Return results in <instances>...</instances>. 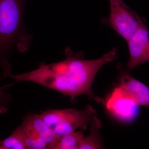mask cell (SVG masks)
Segmentation results:
<instances>
[{"instance_id":"9c48e42d","label":"cell","mask_w":149,"mask_h":149,"mask_svg":"<svg viewBox=\"0 0 149 149\" xmlns=\"http://www.w3.org/2000/svg\"><path fill=\"white\" fill-rule=\"evenodd\" d=\"M91 133L85 137L82 141L80 149H102L104 147L100 133L102 127L101 122L96 115L90 122Z\"/></svg>"},{"instance_id":"52a82bcc","label":"cell","mask_w":149,"mask_h":149,"mask_svg":"<svg viewBox=\"0 0 149 149\" xmlns=\"http://www.w3.org/2000/svg\"><path fill=\"white\" fill-rule=\"evenodd\" d=\"M22 122L28 126L47 144L48 149H52L58 137L46 123L40 114L30 113L23 118Z\"/></svg>"},{"instance_id":"8992f818","label":"cell","mask_w":149,"mask_h":149,"mask_svg":"<svg viewBox=\"0 0 149 149\" xmlns=\"http://www.w3.org/2000/svg\"><path fill=\"white\" fill-rule=\"evenodd\" d=\"M127 42L129 60L126 70L130 72L138 65L149 61V30L144 18Z\"/></svg>"},{"instance_id":"7c38bea8","label":"cell","mask_w":149,"mask_h":149,"mask_svg":"<svg viewBox=\"0 0 149 149\" xmlns=\"http://www.w3.org/2000/svg\"><path fill=\"white\" fill-rule=\"evenodd\" d=\"M12 100L11 95L6 93L2 88H0V114L7 111L8 107Z\"/></svg>"},{"instance_id":"8fae6325","label":"cell","mask_w":149,"mask_h":149,"mask_svg":"<svg viewBox=\"0 0 149 149\" xmlns=\"http://www.w3.org/2000/svg\"><path fill=\"white\" fill-rule=\"evenodd\" d=\"M21 137L15 130L3 140L0 139V149H26Z\"/></svg>"},{"instance_id":"7a4b0ae2","label":"cell","mask_w":149,"mask_h":149,"mask_svg":"<svg viewBox=\"0 0 149 149\" xmlns=\"http://www.w3.org/2000/svg\"><path fill=\"white\" fill-rule=\"evenodd\" d=\"M24 3V0H0V70L4 77L11 74L12 52H26L33 40L23 23Z\"/></svg>"},{"instance_id":"277c9868","label":"cell","mask_w":149,"mask_h":149,"mask_svg":"<svg viewBox=\"0 0 149 149\" xmlns=\"http://www.w3.org/2000/svg\"><path fill=\"white\" fill-rule=\"evenodd\" d=\"M109 1L110 8L109 16L102 21L127 41L139 28L143 18L139 16L123 0Z\"/></svg>"},{"instance_id":"5b68a950","label":"cell","mask_w":149,"mask_h":149,"mask_svg":"<svg viewBox=\"0 0 149 149\" xmlns=\"http://www.w3.org/2000/svg\"><path fill=\"white\" fill-rule=\"evenodd\" d=\"M117 67L118 84L112 93L137 106H149V87L131 77L130 72L123 69L119 65Z\"/></svg>"},{"instance_id":"30bf717a","label":"cell","mask_w":149,"mask_h":149,"mask_svg":"<svg viewBox=\"0 0 149 149\" xmlns=\"http://www.w3.org/2000/svg\"><path fill=\"white\" fill-rule=\"evenodd\" d=\"M85 130L80 129L59 137L52 149H80L82 141L85 138Z\"/></svg>"},{"instance_id":"ba28073f","label":"cell","mask_w":149,"mask_h":149,"mask_svg":"<svg viewBox=\"0 0 149 149\" xmlns=\"http://www.w3.org/2000/svg\"><path fill=\"white\" fill-rule=\"evenodd\" d=\"M15 130L21 137L26 149H48L47 144L24 123L22 122Z\"/></svg>"},{"instance_id":"6da1fadb","label":"cell","mask_w":149,"mask_h":149,"mask_svg":"<svg viewBox=\"0 0 149 149\" xmlns=\"http://www.w3.org/2000/svg\"><path fill=\"white\" fill-rule=\"evenodd\" d=\"M65 54L64 60L51 64L42 63L35 70L11 74L9 77L17 82H31L58 91L70 97L72 102L78 96L85 95L105 104L104 101L93 93L92 86L102 67L117 58V49L114 48L101 57L91 60L83 59V52L74 53L69 47L65 48Z\"/></svg>"},{"instance_id":"3957f363","label":"cell","mask_w":149,"mask_h":149,"mask_svg":"<svg viewBox=\"0 0 149 149\" xmlns=\"http://www.w3.org/2000/svg\"><path fill=\"white\" fill-rule=\"evenodd\" d=\"M40 115L58 138L74 132L78 128L85 130L97 115L95 110L90 105L82 110L49 109Z\"/></svg>"}]
</instances>
